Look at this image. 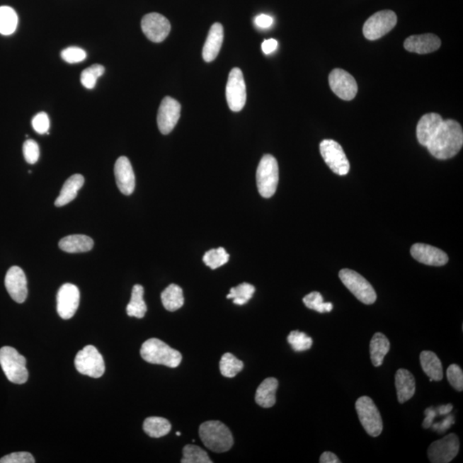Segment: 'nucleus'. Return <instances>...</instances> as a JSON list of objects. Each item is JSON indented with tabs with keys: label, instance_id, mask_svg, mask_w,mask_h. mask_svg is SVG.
<instances>
[{
	"label": "nucleus",
	"instance_id": "nucleus-38",
	"mask_svg": "<svg viewBox=\"0 0 463 463\" xmlns=\"http://www.w3.org/2000/svg\"><path fill=\"white\" fill-rule=\"evenodd\" d=\"M287 342L296 352L308 350L312 346L314 341L306 333L294 331L287 336Z\"/></svg>",
	"mask_w": 463,
	"mask_h": 463
},
{
	"label": "nucleus",
	"instance_id": "nucleus-27",
	"mask_svg": "<svg viewBox=\"0 0 463 463\" xmlns=\"http://www.w3.org/2000/svg\"><path fill=\"white\" fill-rule=\"evenodd\" d=\"M389 348H391V343L384 334L377 332L372 336L370 343V355L375 367H379L383 364L384 357L389 353Z\"/></svg>",
	"mask_w": 463,
	"mask_h": 463
},
{
	"label": "nucleus",
	"instance_id": "nucleus-30",
	"mask_svg": "<svg viewBox=\"0 0 463 463\" xmlns=\"http://www.w3.org/2000/svg\"><path fill=\"white\" fill-rule=\"evenodd\" d=\"M144 290L141 285H135L132 288V298L127 304V312L130 316H135L137 319H143L147 312L144 299Z\"/></svg>",
	"mask_w": 463,
	"mask_h": 463
},
{
	"label": "nucleus",
	"instance_id": "nucleus-4",
	"mask_svg": "<svg viewBox=\"0 0 463 463\" xmlns=\"http://www.w3.org/2000/svg\"><path fill=\"white\" fill-rule=\"evenodd\" d=\"M0 365L11 383L23 384L28 379L26 360L11 347L0 348Z\"/></svg>",
	"mask_w": 463,
	"mask_h": 463
},
{
	"label": "nucleus",
	"instance_id": "nucleus-42",
	"mask_svg": "<svg viewBox=\"0 0 463 463\" xmlns=\"http://www.w3.org/2000/svg\"><path fill=\"white\" fill-rule=\"evenodd\" d=\"M23 152L28 164H35L38 161L40 157L39 145L33 139H28L23 146Z\"/></svg>",
	"mask_w": 463,
	"mask_h": 463
},
{
	"label": "nucleus",
	"instance_id": "nucleus-41",
	"mask_svg": "<svg viewBox=\"0 0 463 463\" xmlns=\"http://www.w3.org/2000/svg\"><path fill=\"white\" fill-rule=\"evenodd\" d=\"M61 57L69 64H76L86 59L87 54L82 48L70 47L61 52Z\"/></svg>",
	"mask_w": 463,
	"mask_h": 463
},
{
	"label": "nucleus",
	"instance_id": "nucleus-13",
	"mask_svg": "<svg viewBox=\"0 0 463 463\" xmlns=\"http://www.w3.org/2000/svg\"><path fill=\"white\" fill-rule=\"evenodd\" d=\"M328 84L332 91L344 101L353 100L358 92V85L355 77L342 69H335L331 72Z\"/></svg>",
	"mask_w": 463,
	"mask_h": 463
},
{
	"label": "nucleus",
	"instance_id": "nucleus-26",
	"mask_svg": "<svg viewBox=\"0 0 463 463\" xmlns=\"http://www.w3.org/2000/svg\"><path fill=\"white\" fill-rule=\"evenodd\" d=\"M84 178L81 174H74L64 182L59 196L56 199L55 206L62 207L69 204L76 197L79 190L83 188Z\"/></svg>",
	"mask_w": 463,
	"mask_h": 463
},
{
	"label": "nucleus",
	"instance_id": "nucleus-2",
	"mask_svg": "<svg viewBox=\"0 0 463 463\" xmlns=\"http://www.w3.org/2000/svg\"><path fill=\"white\" fill-rule=\"evenodd\" d=\"M199 437L202 444L211 452L223 453L229 452L234 445L231 430L221 421H210L202 423L199 428Z\"/></svg>",
	"mask_w": 463,
	"mask_h": 463
},
{
	"label": "nucleus",
	"instance_id": "nucleus-37",
	"mask_svg": "<svg viewBox=\"0 0 463 463\" xmlns=\"http://www.w3.org/2000/svg\"><path fill=\"white\" fill-rule=\"evenodd\" d=\"M303 302L307 308L318 311L319 314L331 312L333 309V304L324 302L323 296L319 292H312L304 296Z\"/></svg>",
	"mask_w": 463,
	"mask_h": 463
},
{
	"label": "nucleus",
	"instance_id": "nucleus-29",
	"mask_svg": "<svg viewBox=\"0 0 463 463\" xmlns=\"http://www.w3.org/2000/svg\"><path fill=\"white\" fill-rule=\"evenodd\" d=\"M161 302L166 310L176 311L184 306L185 299L182 288L176 284H171L161 292Z\"/></svg>",
	"mask_w": 463,
	"mask_h": 463
},
{
	"label": "nucleus",
	"instance_id": "nucleus-22",
	"mask_svg": "<svg viewBox=\"0 0 463 463\" xmlns=\"http://www.w3.org/2000/svg\"><path fill=\"white\" fill-rule=\"evenodd\" d=\"M223 38H224V31L222 24L214 23L210 28L208 38L202 48V58L206 62H211L217 59L222 46Z\"/></svg>",
	"mask_w": 463,
	"mask_h": 463
},
{
	"label": "nucleus",
	"instance_id": "nucleus-1",
	"mask_svg": "<svg viewBox=\"0 0 463 463\" xmlns=\"http://www.w3.org/2000/svg\"><path fill=\"white\" fill-rule=\"evenodd\" d=\"M463 145V132L456 120L442 121L436 135L426 146L433 156L440 160L452 158L460 152Z\"/></svg>",
	"mask_w": 463,
	"mask_h": 463
},
{
	"label": "nucleus",
	"instance_id": "nucleus-17",
	"mask_svg": "<svg viewBox=\"0 0 463 463\" xmlns=\"http://www.w3.org/2000/svg\"><path fill=\"white\" fill-rule=\"evenodd\" d=\"M410 253L418 262L425 265L444 266L449 261L448 255L445 251L425 244H414Z\"/></svg>",
	"mask_w": 463,
	"mask_h": 463
},
{
	"label": "nucleus",
	"instance_id": "nucleus-5",
	"mask_svg": "<svg viewBox=\"0 0 463 463\" xmlns=\"http://www.w3.org/2000/svg\"><path fill=\"white\" fill-rule=\"evenodd\" d=\"M279 182L278 161L271 154H265L259 162L257 170V185L263 198H270L276 192Z\"/></svg>",
	"mask_w": 463,
	"mask_h": 463
},
{
	"label": "nucleus",
	"instance_id": "nucleus-48",
	"mask_svg": "<svg viewBox=\"0 0 463 463\" xmlns=\"http://www.w3.org/2000/svg\"><path fill=\"white\" fill-rule=\"evenodd\" d=\"M278 42L275 39L266 40L262 44V50L265 55H270L278 48Z\"/></svg>",
	"mask_w": 463,
	"mask_h": 463
},
{
	"label": "nucleus",
	"instance_id": "nucleus-28",
	"mask_svg": "<svg viewBox=\"0 0 463 463\" xmlns=\"http://www.w3.org/2000/svg\"><path fill=\"white\" fill-rule=\"evenodd\" d=\"M421 365L423 372L433 381H441L444 377L442 363L435 353L432 351L421 352Z\"/></svg>",
	"mask_w": 463,
	"mask_h": 463
},
{
	"label": "nucleus",
	"instance_id": "nucleus-16",
	"mask_svg": "<svg viewBox=\"0 0 463 463\" xmlns=\"http://www.w3.org/2000/svg\"><path fill=\"white\" fill-rule=\"evenodd\" d=\"M181 105L172 97L166 96L162 100L157 115V124L160 132L168 135L173 131L181 118Z\"/></svg>",
	"mask_w": 463,
	"mask_h": 463
},
{
	"label": "nucleus",
	"instance_id": "nucleus-46",
	"mask_svg": "<svg viewBox=\"0 0 463 463\" xmlns=\"http://www.w3.org/2000/svg\"><path fill=\"white\" fill-rule=\"evenodd\" d=\"M454 423V417L452 416H447L446 419L442 421L441 423H437L432 425L434 430H438V433H445L446 430H448Z\"/></svg>",
	"mask_w": 463,
	"mask_h": 463
},
{
	"label": "nucleus",
	"instance_id": "nucleus-43",
	"mask_svg": "<svg viewBox=\"0 0 463 463\" xmlns=\"http://www.w3.org/2000/svg\"><path fill=\"white\" fill-rule=\"evenodd\" d=\"M32 125L35 131L39 134L48 133L50 127V118L46 113H39L32 120Z\"/></svg>",
	"mask_w": 463,
	"mask_h": 463
},
{
	"label": "nucleus",
	"instance_id": "nucleus-25",
	"mask_svg": "<svg viewBox=\"0 0 463 463\" xmlns=\"http://www.w3.org/2000/svg\"><path fill=\"white\" fill-rule=\"evenodd\" d=\"M59 248L68 253H86L94 246V241L91 237L83 234L70 235L61 239Z\"/></svg>",
	"mask_w": 463,
	"mask_h": 463
},
{
	"label": "nucleus",
	"instance_id": "nucleus-11",
	"mask_svg": "<svg viewBox=\"0 0 463 463\" xmlns=\"http://www.w3.org/2000/svg\"><path fill=\"white\" fill-rule=\"evenodd\" d=\"M227 104L233 112L241 111L246 103V87L243 73L234 68L229 73L226 88Z\"/></svg>",
	"mask_w": 463,
	"mask_h": 463
},
{
	"label": "nucleus",
	"instance_id": "nucleus-49",
	"mask_svg": "<svg viewBox=\"0 0 463 463\" xmlns=\"http://www.w3.org/2000/svg\"><path fill=\"white\" fill-rule=\"evenodd\" d=\"M320 463H340L339 458L334 453L326 452L320 457Z\"/></svg>",
	"mask_w": 463,
	"mask_h": 463
},
{
	"label": "nucleus",
	"instance_id": "nucleus-24",
	"mask_svg": "<svg viewBox=\"0 0 463 463\" xmlns=\"http://www.w3.org/2000/svg\"><path fill=\"white\" fill-rule=\"evenodd\" d=\"M279 382L275 377H268L258 386L256 392L255 401L260 407L269 408L276 403L275 394Z\"/></svg>",
	"mask_w": 463,
	"mask_h": 463
},
{
	"label": "nucleus",
	"instance_id": "nucleus-40",
	"mask_svg": "<svg viewBox=\"0 0 463 463\" xmlns=\"http://www.w3.org/2000/svg\"><path fill=\"white\" fill-rule=\"evenodd\" d=\"M447 379L449 383L457 391H462L463 389V372L459 365L456 364L450 365L447 369Z\"/></svg>",
	"mask_w": 463,
	"mask_h": 463
},
{
	"label": "nucleus",
	"instance_id": "nucleus-33",
	"mask_svg": "<svg viewBox=\"0 0 463 463\" xmlns=\"http://www.w3.org/2000/svg\"><path fill=\"white\" fill-rule=\"evenodd\" d=\"M244 368V363L234 355L227 353L223 355L220 361V371L222 376L234 377Z\"/></svg>",
	"mask_w": 463,
	"mask_h": 463
},
{
	"label": "nucleus",
	"instance_id": "nucleus-7",
	"mask_svg": "<svg viewBox=\"0 0 463 463\" xmlns=\"http://www.w3.org/2000/svg\"><path fill=\"white\" fill-rule=\"evenodd\" d=\"M341 281L345 287L355 296L357 299L365 304H372L376 302L377 294L375 288L367 279L356 271L343 269L339 272Z\"/></svg>",
	"mask_w": 463,
	"mask_h": 463
},
{
	"label": "nucleus",
	"instance_id": "nucleus-6",
	"mask_svg": "<svg viewBox=\"0 0 463 463\" xmlns=\"http://www.w3.org/2000/svg\"><path fill=\"white\" fill-rule=\"evenodd\" d=\"M361 425L370 436L379 437L383 432V420L375 401L369 396H361L355 404Z\"/></svg>",
	"mask_w": 463,
	"mask_h": 463
},
{
	"label": "nucleus",
	"instance_id": "nucleus-20",
	"mask_svg": "<svg viewBox=\"0 0 463 463\" xmlns=\"http://www.w3.org/2000/svg\"><path fill=\"white\" fill-rule=\"evenodd\" d=\"M441 47V40L433 34H425L409 36L405 40L406 50L419 55L430 54Z\"/></svg>",
	"mask_w": 463,
	"mask_h": 463
},
{
	"label": "nucleus",
	"instance_id": "nucleus-34",
	"mask_svg": "<svg viewBox=\"0 0 463 463\" xmlns=\"http://www.w3.org/2000/svg\"><path fill=\"white\" fill-rule=\"evenodd\" d=\"M255 292V287L251 284L244 282L239 284L236 287H232L230 294L227 295V299H233L235 304L243 306L253 298Z\"/></svg>",
	"mask_w": 463,
	"mask_h": 463
},
{
	"label": "nucleus",
	"instance_id": "nucleus-50",
	"mask_svg": "<svg viewBox=\"0 0 463 463\" xmlns=\"http://www.w3.org/2000/svg\"><path fill=\"white\" fill-rule=\"evenodd\" d=\"M453 406L452 404H447L440 406V408L436 409V411L440 416H446L452 411Z\"/></svg>",
	"mask_w": 463,
	"mask_h": 463
},
{
	"label": "nucleus",
	"instance_id": "nucleus-23",
	"mask_svg": "<svg viewBox=\"0 0 463 463\" xmlns=\"http://www.w3.org/2000/svg\"><path fill=\"white\" fill-rule=\"evenodd\" d=\"M395 380L398 401L401 404H405L416 393V379L408 370L399 369L396 373Z\"/></svg>",
	"mask_w": 463,
	"mask_h": 463
},
{
	"label": "nucleus",
	"instance_id": "nucleus-8",
	"mask_svg": "<svg viewBox=\"0 0 463 463\" xmlns=\"http://www.w3.org/2000/svg\"><path fill=\"white\" fill-rule=\"evenodd\" d=\"M75 367L81 375L98 379L104 375L105 362L97 348L92 345L84 347L77 353Z\"/></svg>",
	"mask_w": 463,
	"mask_h": 463
},
{
	"label": "nucleus",
	"instance_id": "nucleus-36",
	"mask_svg": "<svg viewBox=\"0 0 463 463\" xmlns=\"http://www.w3.org/2000/svg\"><path fill=\"white\" fill-rule=\"evenodd\" d=\"M202 260L211 270H215L229 262V255L223 247H219L217 249L207 251Z\"/></svg>",
	"mask_w": 463,
	"mask_h": 463
},
{
	"label": "nucleus",
	"instance_id": "nucleus-14",
	"mask_svg": "<svg viewBox=\"0 0 463 463\" xmlns=\"http://www.w3.org/2000/svg\"><path fill=\"white\" fill-rule=\"evenodd\" d=\"M80 292L71 283L64 284L57 295V311L61 319H70L79 307Z\"/></svg>",
	"mask_w": 463,
	"mask_h": 463
},
{
	"label": "nucleus",
	"instance_id": "nucleus-18",
	"mask_svg": "<svg viewBox=\"0 0 463 463\" xmlns=\"http://www.w3.org/2000/svg\"><path fill=\"white\" fill-rule=\"evenodd\" d=\"M5 284L12 299L18 303L25 302L28 296L27 278L21 268L11 267L6 275Z\"/></svg>",
	"mask_w": 463,
	"mask_h": 463
},
{
	"label": "nucleus",
	"instance_id": "nucleus-10",
	"mask_svg": "<svg viewBox=\"0 0 463 463\" xmlns=\"http://www.w3.org/2000/svg\"><path fill=\"white\" fill-rule=\"evenodd\" d=\"M397 17L395 12L389 10L380 11L370 17L363 27L365 38L375 40L383 38L396 25Z\"/></svg>",
	"mask_w": 463,
	"mask_h": 463
},
{
	"label": "nucleus",
	"instance_id": "nucleus-35",
	"mask_svg": "<svg viewBox=\"0 0 463 463\" xmlns=\"http://www.w3.org/2000/svg\"><path fill=\"white\" fill-rule=\"evenodd\" d=\"M182 463H212L208 454L200 447L188 445L183 449Z\"/></svg>",
	"mask_w": 463,
	"mask_h": 463
},
{
	"label": "nucleus",
	"instance_id": "nucleus-19",
	"mask_svg": "<svg viewBox=\"0 0 463 463\" xmlns=\"http://www.w3.org/2000/svg\"><path fill=\"white\" fill-rule=\"evenodd\" d=\"M118 188L127 196L132 194L136 185L135 174L127 157L120 156L115 166Z\"/></svg>",
	"mask_w": 463,
	"mask_h": 463
},
{
	"label": "nucleus",
	"instance_id": "nucleus-45",
	"mask_svg": "<svg viewBox=\"0 0 463 463\" xmlns=\"http://www.w3.org/2000/svg\"><path fill=\"white\" fill-rule=\"evenodd\" d=\"M274 19L269 15L261 14L258 15L255 18V24L260 28H268L273 25Z\"/></svg>",
	"mask_w": 463,
	"mask_h": 463
},
{
	"label": "nucleus",
	"instance_id": "nucleus-9",
	"mask_svg": "<svg viewBox=\"0 0 463 463\" xmlns=\"http://www.w3.org/2000/svg\"><path fill=\"white\" fill-rule=\"evenodd\" d=\"M320 153L333 172L338 176H343L350 170V164L345 154L344 150L337 142L326 139L321 142Z\"/></svg>",
	"mask_w": 463,
	"mask_h": 463
},
{
	"label": "nucleus",
	"instance_id": "nucleus-31",
	"mask_svg": "<svg viewBox=\"0 0 463 463\" xmlns=\"http://www.w3.org/2000/svg\"><path fill=\"white\" fill-rule=\"evenodd\" d=\"M144 430L147 435L154 438L164 437L170 433L172 425L161 417H149L144 422Z\"/></svg>",
	"mask_w": 463,
	"mask_h": 463
},
{
	"label": "nucleus",
	"instance_id": "nucleus-3",
	"mask_svg": "<svg viewBox=\"0 0 463 463\" xmlns=\"http://www.w3.org/2000/svg\"><path fill=\"white\" fill-rule=\"evenodd\" d=\"M140 353L142 358L147 362L164 365L170 368L178 367L182 360L180 352L157 338L146 341L141 348Z\"/></svg>",
	"mask_w": 463,
	"mask_h": 463
},
{
	"label": "nucleus",
	"instance_id": "nucleus-44",
	"mask_svg": "<svg viewBox=\"0 0 463 463\" xmlns=\"http://www.w3.org/2000/svg\"><path fill=\"white\" fill-rule=\"evenodd\" d=\"M35 458L28 452H16L0 459V463H34Z\"/></svg>",
	"mask_w": 463,
	"mask_h": 463
},
{
	"label": "nucleus",
	"instance_id": "nucleus-21",
	"mask_svg": "<svg viewBox=\"0 0 463 463\" xmlns=\"http://www.w3.org/2000/svg\"><path fill=\"white\" fill-rule=\"evenodd\" d=\"M444 120L438 113H430L421 117L417 125V138L422 146H428L440 129Z\"/></svg>",
	"mask_w": 463,
	"mask_h": 463
},
{
	"label": "nucleus",
	"instance_id": "nucleus-51",
	"mask_svg": "<svg viewBox=\"0 0 463 463\" xmlns=\"http://www.w3.org/2000/svg\"><path fill=\"white\" fill-rule=\"evenodd\" d=\"M176 435H177V436H181V433L180 432H178V433H176Z\"/></svg>",
	"mask_w": 463,
	"mask_h": 463
},
{
	"label": "nucleus",
	"instance_id": "nucleus-32",
	"mask_svg": "<svg viewBox=\"0 0 463 463\" xmlns=\"http://www.w3.org/2000/svg\"><path fill=\"white\" fill-rule=\"evenodd\" d=\"M18 24V14L11 7H0V34L4 35L13 34L17 30Z\"/></svg>",
	"mask_w": 463,
	"mask_h": 463
},
{
	"label": "nucleus",
	"instance_id": "nucleus-12",
	"mask_svg": "<svg viewBox=\"0 0 463 463\" xmlns=\"http://www.w3.org/2000/svg\"><path fill=\"white\" fill-rule=\"evenodd\" d=\"M460 441L456 434L450 433L442 440L433 442L428 448V458L433 463H448L457 456Z\"/></svg>",
	"mask_w": 463,
	"mask_h": 463
},
{
	"label": "nucleus",
	"instance_id": "nucleus-39",
	"mask_svg": "<svg viewBox=\"0 0 463 463\" xmlns=\"http://www.w3.org/2000/svg\"><path fill=\"white\" fill-rule=\"evenodd\" d=\"M105 68L101 64H96L89 67L81 74V83L88 89H92L96 87L97 79L104 74Z\"/></svg>",
	"mask_w": 463,
	"mask_h": 463
},
{
	"label": "nucleus",
	"instance_id": "nucleus-47",
	"mask_svg": "<svg viewBox=\"0 0 463 463\" xmlns=\"http://www.w3.org/2000/svg\"><path fill=\"white\" fill-rule=\"evenodd\" d=\"M438 413L435 409L429 408L425 410V420L423 421V428L428 429L432 426L433 420L435 419Z\"/></svg>",
	"mask_w": 463,
	"mask_h": 463
},
{
	"label": "nucleus",
	"instance_id": "nucleus-15",
	"mask_svg": "<svg viewBox=\"0 0 463 463\" xmlns=\"http://www.w3.org/2000/svg\"><path fill=\"white\" fill-rule=\"evenodd\" d=\"M141 27L146 38L156 43L164 42L171 30L168 20L159 13L145 15L142 19Z\"/></svg>",
	"mask_w": 463,
	"mask_h": 463
}]
</instances>
